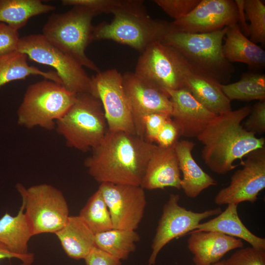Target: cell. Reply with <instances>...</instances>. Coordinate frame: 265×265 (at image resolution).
<instances>
[{
	"label": "cell",
	"instance_id": "obj_1",
	"mask_svg": "<svg viewBox=\"0 0 265 265\" xmlns=\"http://www.w3.org/2000/svg\"><path fill=\"white\" fill-rule=\"evenodd\" d=\"M157 145L135 133L108 130L84 164L97 182L140 186Z\"/></svg>",
	"mask_w": 265,
	"mask_h": 265
},
{
	"label": "cell",
	"instance_id": "obj_2",
	"mask_svg": "<svg viewBox=\"0 0 265 265\" xmlns=\"http://www.w3.org/2000/svg\"><path fill=\"white\" fill-rule=\"evenodd\" d=\"M251 107L245 106L216 115L197 137L203 145L202 157L211 170L225 174L237 167L234 162L265 147L264 137L258 138L241 125Z\"/></svg>",
	"mask_w": 265,
	"mask_h": 265
},
{
	"label": "cell",
	"instance_id": "obj_3",
	"mask_svg": "<svg viewBox=\"0 0 265 265\" xmlns=\"http://www.w3.org/2000/svg\"><path fill=\"white\" fill-rule=\"evenodd\" d=\"M143 3V0H128L112 13L110 22L94 26L92 40H112L140 53L152 43L162 41L170 29V23L151 18Z\"/></svg>",
	"mask_w": 265,
	"mask_h": 265
},
{
	"label": "cell",
	"instance_id": "obj_4",
	"mask_svg": "<svg viewBox=\"0 0 265 265\" xmlns=\"http://www.w3.org/2000/svg\"><path fill=\"white\" fill-rule=\"evenodd\" d=\"M228 26L201 33L170 29L162 41L176 49L193 68L220 84L230 80L234 68L225 58L222 43Z\"/></svg>",
	"mask_w": 265,
	"mask_h": 265
},
{
	"label": "cell",
	"instance_id": "obj_5",
	"mask_svg": "<svg viewBox=\"0 0 265 265\" xmlns=\"http://www.w3.org/2000/svg\"><path fill=\"white\" fill-rule=\"evenodd\" d=\"M55 128L68 147L83 152L92 150L108 131L101 101L90 93L77 94L74 103L56 121Z\"/></svg>",
	"mask_w": 265,
	"mask_h": 265
},
{
	"label": "cell",
	"instance_id": "obj_6",
	"mask_svg": "<svg viewBox=\"0 0 265 265\" xmlns=\"http://www.w3.org/2000/svg\"><path fill=\"white\" fill-rule=\"evenodd\" d=\"M95 16L91 11L78 6L66 12L53 13L44 25L42 35L83 67L98 73L100 69L85 53L87 47L93 41L92 21Z\"/></svg>",
	"mask_w": 265,
	"mask_h": 265
},
{
	"label": "cell",
	"instance_id": "obj_7",
	"mask_svg": "<svg viewBox=\"0 0 265 265\" xmlns=\"http://www.w3.org/2000/svg\"><path fill=\"white\" fill-rule=\"evenodd\" d=\"M77 94L61 84L44 79L27 87L17 110L18 125L51 131L74 103Z\"/></svg>",
	"mask_w": 265,
	"mask_h": 265
},
{
	"label": "cell",
	"instance_id": "obj_8",
	"mask_svg": "<svg viewBox=\"0 0 265 265\" xmlns=\"http://www.w3.org/2000/svg\"><path fill=\"white\" fill-rule=\"evenodd\" d=\"M16 188L22 197L24 212L33 236L55 234L65 224L70 216L69 210L59 189L48 184L26 188L18 183Z\"/></svg>",
	"mask_w": 265,
	"mask_h": 265
},
{
	"label": "cell",
	"instance_id": "obj_9",
	"mask_svg": "<svg viewBox=\"0 0 265 265\" xmlns=\"http://www.w3.org/2000/svg\"><path fill=\"white\" fill-rule=\"evenodd\" d=\"M17 51L30 60L52 67L62 85L76 94L91 93L92 78L75 59L50 43L42 34H32L20 38Z\"/></svg>",
	"mask_w": 265,
	"mask_h": 265
},
{
	"label": "cell",
	"instance_id": "obj_10",
	"mask_svg": "<svg viewBox=\"0 0 265 265\" xmlns=\"http://www.w3.org/2000/svg\"><path fill=\"white\" fill-rule=\"evenodd\" d=\"M184 57L162 41L155 42L141 53L134 73L162 89L185 88L182 75Z\"/></svg>",
	"mask_w": 265,
	"mask_h": 265
},
{
	"label": "cell",
	"instance_id": "obj_11",
	"mask_svg": "<svg viewBox=\"0 0 265 265\" xmlns=\"http://www.w3.org/2000/svg\"><path fill=\"white\" fill-rule=\"evenodd\" d=\"M91 78V94L101 102L108 130L136 134L121 73L115 69H110L100 71Z\"/></svg>",
	"mask_w": 265,
	"mask_h": 265
},
{
	"label": "cell",
	"instance_id": "obj_12",
	"mask_svg": "<svg viewBox=\"0 0 265 265\" xmlns=\"http://www.w3.org/2000/svg\"><path fill=\"white\" fill-rule=\"evenodd\" d=\"M178 194H171L164 204L161 217L153 238L148 265H154L162 248L172 239L181 237L195 230L204 219L217 215L222 212L220 208L201 212L187 210L180 206Z\"/></svg>",
	"mask_w": 265,
	"mask_h": 265
},
{
	"label": "cell",
	"instance_id": "obj_13",
	"mask_svg": "<svg viewBox=\"0 0 265 265\" xmlns=\"http://www.w3.org/2000/svg\"><path fill=\"white\" fill-rule=\"evenodd\" d=\"M240 161L242 168L231 177L228 186L220 189L215 197L216 205L254 203L265 187V147L253 151Z\"/></svg>",
	"mask_w": 265,
	"mask_h": 265
},
{
	"label": "cell",
	"instance_id": "obj_14",
	"mask_svg": "<svg viewBox=\"0 0 265 265\" xmlns=\"http://www.w3.org/2000/svg\"><path fill=\"white\" fill-rule=\"evenodd\" d=\"M98 189L107 205L113 229L135 230L145 212L146 199L140 186L100 184Z\"/></svg>",
	"mask_w": 265,
	"mask_h": 265
},
{
	"label": "cell",
	"instance_id": "obj_15",
	"mask_svg": "<svg viewBox=\"0 0 265 265\" xmlns=\"http://www.w3.org/2000/svg\"><path fill=\"white\" fill-rule=\"evenodd\" d=\"M122 76L123 87L131 106L136 133L145 138L143 118L146 115L164 113L171 116L172 103L169 95L166 91L134 72H128Z\"/></svg>",
	"mask_w": 265,
	"mask_h": 265
},
{
	"label": "cell",
	"instance_id": "obj_16",
	"mask_svg": "<svg viewBox=\"0 0 265 265\" xmlns=\"http://www.w3.org/2000/svg\"><path fill=\"white\" fill-rule=\"evenodd\" d=\"M238 9L235 1L200 0L187 15L170 23V29L187 33H207L238 24Z\"/></svg>",
	"mask_w": 265,
	"mask_h": 265
},
{
	"label": "cell",
	"instance_id": "obj_17",
	"mask_svg": "<svg viewBox=\"0 0 265 265\" xmlns=\"http://www.w3.org/2000/svg\"><path fill=\"white\" fill-rule=\"evenodd\" d=\"M166 91L172 103L171 118L181 136L197 137L216 116L186 87Z\"/></svg>",
	"mask_w": 265,
	"mask_h": 265
},
{
	"label": "cell",
	"instance_id": "obj_18",
	"mask_svg": "<svg viewBox=\"0 0 265 265\" xmlns=\"http://www.w3.org/2000/svg\"><path fill=\"white\" fill-rule=\"evenodd\" d=\"M175 144L168 147L157 145L148 162L140 186L144 189H163L166 187L181 188V171Z\"/></svg>",
	"mask_w": 265,
	"mask_h": 265
},
{
	"label": "cell",
	"instance_id": "obj_19",
	"mask_svg": "<svg viewBox=\"0 0 265 265\" xmlns=\"http://www.w3.org/2000/svg\"><path fill=\"white\" fill-rule=\"evenodd\" d=\"M187 247L195 265H211L220 261L228 252L243 247L240 239L214 231L191 232Z\"/></svg>",
	"mask_w": 265,
	"mask_h": 265
},
{
	"label": "cell",
	"instance_id": "obj_20",
	"mask_svg": "<svg viewBox=\"0 0 265 265\" xmlns=\"http://www.w3.org/2000/svg\"><path fill=\"white\" fill-rule=\"evenodd\" d=\"M182 72L185 87L208 109L216 115L232 110L231 102L222 92L220 83L193 68L185 58Z\"/></svg>",
	"mask_w": 265,
	"mask_h": 265
},
{
	"label": "cell",
	"instance_id": "obj_21",
	"mask_svg": "<svg viewBox=\"0 0 265 265\" xmlns=\"http://www.w3.org/2000/svg\"><path fill=\"white\" fill-rule=\"evenodd\" d=\"M194 146L195 143L187 140H178L175 145L183 174L181 188L190 198H195L204 189L217 185L216 181L203 171L194 159L192 151Z\"/></svg>",
	"mask_w": 265,
	"mask_h": 265
},
{
	"label": "cell",
	"instance_id": "obj_22",
	"mask_svg": "<svg viewBox=\"0 0 265 265\" xmlns=\"http://www.w3.org/2000/svg\"><path fill=\"white\" fill-rule=\"evenodd\" d=\"M32 236L22 204L16 215L6 212L0 218V243L11 253L25 258L32 264L34 256L28 252V243Z\"/></svg>",
	"mask_w": 265,
	"mask_h": 265
},
{
	"label": "cell",
	"instance_id": "obj_23",
	"mask_svg": "<svg viewBox=\"0 0 265 265\" xmlns=\"http://www.w3.org/2000/svg\"><path fill=\"white\" fill-rule=\"evenodd\" d=\"M224 39L222 52L230 63H243L254 69L265 66V51L245 36L238 24L228 26Z\"/></svg>",
	"mask_w": 265,
	"mask_h": 265
},
{
	"label": "cell",
	"instance_id": "obj_24",
	"mask_svg": "<svg viewBox=\"0 0 265 265\" xmlns=\"http://www.w3.org/2000/svg\"><path fill=\"white\" fill-rule=\"evenodd\" d=\"M54 234L66 255L72 259H84L96 247L95 234L79 215H70Z\"/></svg>",
	"mask_w": 265,
	"mask_h": 265
},
{
	"label": "cell",
	"instance_id": "obj_25",
	"mask_svg": "<svg viewBox=\"0 0 265 265\" xmlns=\"http://www.w3.org/2000/svg\"><path fill=\"white\" fill-rule=\"evenodd\" d=\"M237 207L236 204H228L217 216L200 223L191 232H217L244 240L254 248L265 250V239L253 234L244 225L238 216Z\"/></svg>",
	"mask_w": 265,
	"mask_h": 265
},
{
	"label": "cell",
	"instance_id": "obj_26",
	"mask_svg": "<svg viewBox=\"0 0 265 265\" xmlns=\"http://www.w3.org/2000/svg\"><path fill=\"white\" fill-rule=\"evenodd\" d=\"M27 59L26 54L18 51L0 55V88L9 82L24 80L30 75H40L62 85L55 71L45 72L30 66Z\"/></svg>",
	"mask_w": 265,
	"mask_h": 265
},
{
	"label": "cell",
	"instance_id": "obj_27",
	"mask_svg": "<svg viewBox=\"0 0 265 265\" xmlns=\"http://www.w3.org/2000/svg\"><path fill=\"white\" fill-rule=\"evenodd\" d=\"M55 9L40 0H0V23L18 31L31 18Z\"/></svg>",
	"mask_w": 265,
	"mask_h": 265
},
{
	"label": "cell",
	"instance_id": "obj_28",
	"mask_svg": "<svg viewBox=\"0 0 265 265\" xmlns=\"http://www.w3.org/2000/svg\"><path fill=\"white\" fill-rule=\"evenodd\" d=\"M140 237L135 230L112 229L95 234V246L114 258L127 260L136 249Z\"/></svg>",
	"mask_w": 265,
	"mask_h": 265
},
{
	"label": "cell",
	"instance_id": "obj_29",
	"mask_svg": "<svg viewBox=\"0 0 265 265\" xmlns=\"http://www.w3.org/2000/svg\"><path fill=\"white\" fill-rule=\"evenodd\" d=\"M220 88L231 102L265 100V76L255 73H243L240 79L230 84H220Z\"/></svg>",
	"mask_w": 265,
	"mask_h": 265
},
{
	"label": "cell",
	"instance_id": "obj_30",
	"mask_svg": "<svg viewBox=\"0 0 265 265\" xmlns=\"http://www.w3.org/2000/svg\"><path fill=\"white\" fill-rule=\"evenodd\" d=\"M79 215L95 234L113 229L110 212L99 189L89 197Z\"/></svg>",
	"mask_w": 265,
	"mask_h": 265
},
{
	"label": "cell",
	"instance_id": "obj_31",
	"mask_svg": "<svg viewBox=\"0 0 265 265\" xmlns=\"http://www.w3.org/2000/svg\"><path fill=\"white\" fill-rule=\"evenodd\" d=\"M244 11L249 20L250 40L255 44L265 43V5L261 0H244Z\"/></svg>",
	"mask_w": 265,
	"mask_h": 265
},
{
	"label": "cell",
	"instance_id": "obj_32",
	"mask_svg": "<svg viewBox=\"0 0 265 265\" xmlns=\"http://www.w3.org/2000/svg\"><path fill=\"white\" fill-rule=\"evenodd\" d=\"M128 0H62L64 6H81L93 12L95 15L101 13H113L124 6Z\"/></svg>",
	"mask_w": 265,
	"mask_h": 265
},
{
	"label": "cell",
	"instance_id": "obj_33",
	"mask_svg": "<svg viewBox=\"0 0 265 265\" xmlns=\"http://www.w3.org/2000/svg\"><path fill=\"white\" fill-rule=\"evenodd\" d=\"M225 265H265V250L251 246L239 248L225 260Z\"/></svg>",
	"mask_w": 265,
	"mask_h": 265
},
{
	"label": "cell",
	"instance_id": "obj_34",
	"mask_svg": "<svg viewBox=\"0 0 265 265\" xmlns=\"http://www.w3.org/2000/svg\"><path fill=\"white\" fill-rule=\"evenodd\" d=\"M200 0H154L168 15L178 20L189 14L198 5Z\"/></svg>",
	"mask_w": 265,
	"mask_h": 265
},
{
	"label": "cell",
	"instance_id": "obj_35",
	"mask_svg": "<svg viewBox=\"0 0 265 265\" xmlns=\"http://www.w3.org/2000/svg\"><path fill=\"white\" fill-rule=\"evenodd\" d=\"M248 117L243 128L248 132L256 134L265 132V100H260L251 107Z\"/></svg>",
	"mask_w": 265,
	"mask_h": 265
},
{
	"label": "cell",
	"instance_id": "obj_36",
	"mask_svg": "<svg viewBox=\"0 0 265 265\" xmlns=\"http://www.w3.org/2000/svg\"><path fill=\"white\" fill-rule=\"evenodd\" d=\"M170 117V115L164 113H154L146 115L143 118L145 139L151 142L155 141L162 126Z\"/></svg>",
	"mask_w": 265,
	"mask_h": 265
},
{
	"label": "cell",
	"instance_id": "obj_37",
	"mask_svg": "<svg viewBox=\"0 0 265 265\" xmlns=\"http://www.w3.org/2000/svg\"><path fill=\"white\" fill-rule=\"evenodd\" d=\"M20 39L18 30L0 23V55L17 51Z\"/></svg>",
	"mask_w": 265,
	"mask_h": 265
},
{
	"label": "cell",
	"instance_id": "obj_38",
	"mask_svg": "<svg viewBox=\"0 0 265 265\" xmlns=\"http://www.w3.org/2000/svg\"><path fill=\"white\" fill-rule=\"evenodd\" d=\"M180 136L177 127L170 117L162 126L155 141L158 143L159 146L168 147L175 144Z\"/></svg>",
	"mask_w": 265,
	"mask_h": 265
},
{
	"label": "cell",
	"instance_id": "obj_39",
	"mask_svg": "<svg viewBox=\"0 0 265 265\" xmlns=\"http://www.w3.org/2000/svg\"><path fill=\"white\" fill-rule=\"evenodd\" d=\"M86 265H121L120 260L95 247L84 258Z\"/></svg>",
	"mask_w": 265,
	"mask_h": 265
},
{
	"label": "cell",
	"instance_id": "obj_40",
	"mask_svg": "<svg viewBox=\"0 0 265 265\" xmlns=\"http://www.w3.org/2000/svg\"><path fill=\"white\" fill-rule=\"evenodd\" d=\"M234 1L238 9V24L242 33L246 37L249 36L248 25L246 22V18L244 8V0H236Z\"/></svg>",
	"mask_w": 265,
	"mask_h": 265
},
{
	"label": "cell",
	"instance_id": "obj_41",
	"mask_svg": "<svg viewBox=\"0 0 265 265\" xmlns=\"http://www.w3.org/2000/svg\"><path fill=\"white\" fill-rule=\"evenodd\" d=\"M16 258L21 262V265H31L32 263L27 259L10 252L3 244L0 243V260L5 259Z\"/></svg>",
	"mask_w": 265,
	"mask_h": 265
},
{
	"label": "cell",
	"instance_id": "obj_42",
	"mask_svg": "<svg viewBox=\"0 0 265 265\" xmlns=\"http://www.w3.org/2000/svg\"><path fill=\"white\" fill-rule=\"evenodd\" d=\"M211 265H225V260L220 261L219 262Z\"/></svg>",
	"mask_w": 265,
	"mask_h": 265
}]
</instances>
